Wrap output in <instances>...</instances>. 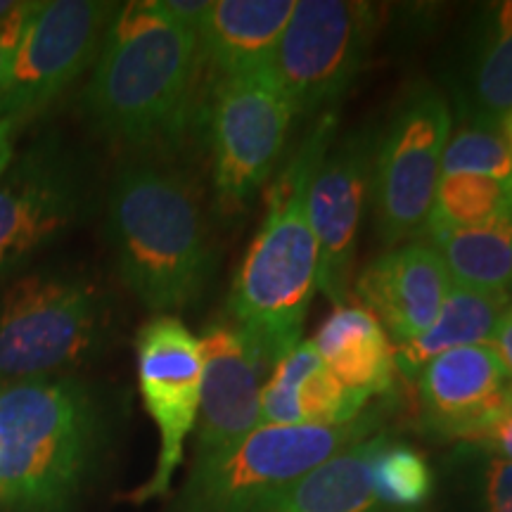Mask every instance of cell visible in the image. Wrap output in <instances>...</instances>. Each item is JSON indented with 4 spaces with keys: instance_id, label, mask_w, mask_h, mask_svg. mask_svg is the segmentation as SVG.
Listing matches in <instances>:
<instances>
[{
    "instance_id": "cell-1",
    "label": "cell",
    "mask_w": 512,
    "mask_h": 512,
    "mask_svg": "<svg viewBox=\"0 0 512 512\" xmlns=\"http://www.w3.org/2000/svg\"><path fill=\"white\" fill-rule=\"evenodd\" d=\"M200 67L195 31L157 0L124 3L102 38L83 107L112 143L136 152L169 147L188 128Z\"/></svg>"
},
{
    "instance_id": "cell-2",
    "label": "cell",
    "mask_w": 512,
    "mask_h": 512,
    "mask_svg": "<svg viewBox=\"0 0 512 512\" xmlns=\"http://www.w3.org/2000/svg\"><path fill=\"white\" fill-rule=\"evenodd\" d=\"M335 117L325 114L275 185L273 202L247 249L233 292L238 330L261 363H278L302 342L306 311L318 290V242L309 188L330 147Z\"/></svg>"
},
{
    "instance_id": "cell-3",
    "label": "cell",
    "mask_w": 512,
    "mask_h": 512,
    "mask_svg": "<svg viewBox=\"0 0 512 512\" xmlns=\"http://www.w3.org/2000/svg\"><path fill=\"white\" fill-rule=\"evenodd\" d=\"M107 238L119 278L157 316H174L209 283L214 256L200 202L169 166H121L107 197Z\"/></svg>"
},
{
    "instance_id": "cell-4",
    "label": "cell",
    "mask_w": 512,
    "mask_h": 512,
    "mask_svg": "<svg viewBox=\"0 0 512 512\" xmlns=\"http://www.w3.org/2000/svg\"><path fill=\"white\" fill-rule=\"evenodd\" d=\"M100 439V411L74 377L0 392V505L64 512L79 496Z\"/></svg>"
},
{
    "instance_id": "cell-5",
    "label": "cell",
    "mask_w": 512,
    "mask_h": 512,
    "mask_svg": "<svg viewBox=\"0 0 512 512\" xmlns=\"http://www.w3.org/2000/svg\"><path fill=\"white\" fill-rule=\"evenodd\" d=\"M380 413H361L337 427H256L214 463L192 467L176 512H259L344 448L370 439Z\"/></svg>"
},
{
    "instance_id": "cell-6",
    "label": "cell",
    "mask_w": 512,
    "mask_h": 512,
    "mask_svg": "<svg viewBox=\"0 0 512 512\" xmlns=\"http://www.w3.org/2000/svg\"><path fill=\"white\" fill-rule=\"evenodd\" d=\"M105 299L93 280L31 273L0 294V380H41L98 349Z\"/></svg>"
},
{
    "instance_id": "cell-7",
    "label": "cell",
    "mask_w": 512,
    "mask_h": 512,
    "mask_svg": "<svg viewBox=\"0 0 512 512\" xmlns=\"http://www.w3.org/2000/svg\"><path fill=\"white\" fill-rule=\"evenodd\" d=\"M451 133V110L434 86H415L389 119L373 155L377 235L387 247L411 242L430 219Z\"/></svg>"
},
{
    "instance_id": "cell-8",
    "label": "cell",
    "mask_w": 512,
    "mask_h": 512,
    "mask_svg": "<svg viewBox=\"0 0 512 512\" xmlns=\"http://www.w3.org/2000/svg\"><path fill=\"white\" fill-rule=\"evenodd\" d=\"M373 10L356 0H299L280 36L271 74L294 114L328 110L366 67Z\"/></svg>"
},
{
    "instance_id": "cell-9",
    "label": "cell",
    "mask_w": 512,
    "mask_h": 512,
    "mask_svg": "<svg viewBox=\"0 0 512 512\" xmlns=\"http://www.w3.org/2000/svg\"><path fill=\"white\" fill-rule=\"evenodd\" d=\"M294 107L271 69L219 79L207 112L214 188L221 207L245 209L268 181L287 143Z\"/></svg>"
},
{
    "instance_id": "cell-10",
    "label": "cell",
    "mask_w": 512,
    "mask_h": 512,
    "mask_svg": "<svg viewBox=\"0 0 512 512\" xmlns=\"http://www.w3.org/2000/svg\"><path fill=\"white\" fill-rule=\"evenodd\" d=\"M117 3L48 0L24 19L8 74L0 86V119L34 117L98 60Z\"/></svg>"
},
{
    "instance_id": "cell-11",
    "label": "cell",
    "mask_w": 512,
    "mask_h": 512,
    "mask_svg": "<svg viewBox=\"0 0 512 512\" xmlns=\"http://www.w3.org/2000/svg\"><path fill=\"white\" fill-rule=\"evenodd\" d=\"M81 164L57 138L36 140L0 176V280L62 238L86 211Z\"/></svg>"
},
{
    "instance_id": "cell-12",
    "label": "cell",
    "mask_w": 512,
    "mask_h": 512,
    "mask_svg": "<svg viewBox=\"0 0 512 512\" xmlns=\"http://www.w3.org/2000/svg\"><path fill=\"white\" fill-rule=\"evenodd\" d=\"M138 382L159 430L155 475L131 494L133 503L164 496L183 460L185 439L197 425L202 392L200 339L178 316L150 318L136 335Z\"/></svg>"
},
{
    "instance_id": "cell-13",
    "label": "cell",
    "mask_w": 512,
    "mask_h": 512,
    "mask_svg": "<svg viewBox=\"0 0 512 512\" xmlns=\"http://www.w3.org/2000/svg\"><path fill=\"white\" fill-rule=\"evenodd\" d=\"M375 138L354 131L328 147L309 188V219L318 242V290L342 306L356 259Z\"/></svg>"
},
{
    "instance_id": "cell-14",
    "label": "cell",
    "mask_w": 512,
    "mask_h": 512,
    "mask_svg": "<svg viewBox=\"0 0 512 512\" xmlns=\"http://www.w3.org/2000/svg\"><path fill=\"white\" fill-rule=\"evenodd\" d=\"M202 392L197 413L195 463H214L261 425V361L245 335L209 325L200 337Z\"/></svg>"
},
{
    "instance_id": "cell-15",
    "label": "cell",
    "mask_w": 512,
    "mask_h": 512,
    "mask_svg": "<svg viewBox=\"0 0 512 512\" xmlns=\"http://www.w3.org/2000/svg\"><path fill=\"white\" fill-rule=\"evenodd\" d=\"M422 422L439 437L472 444L512 403V382L494 347H463L418 370Z\"/></svg>"
},
{
    "instance_id": "cell-16",
    "label": "cell",
    "mask_w": 512,
    "mask_h": 512,
    "mask_svg": "<svg viewBox=\"0 0 512 512\" xmlns=\"http://www.w3.org/2000/svg\"><path fill=\"white\" fill-rule=\"evenodd\" d=\"M451 285L437 249L411 240L373 261L358 292L401 347L432 328Z\"/></svg>"
},
{
    "instance_id": "cell-17",
    "label": "cell",
    "mask_w": 512,
    "mask_h": 512,
    "mask_svg": "<svg viewBox=\"0 0 512 512\" xmlns=\"http://www.w3.org/2000/svg\"><path fill=\"white\" fill-rule=\"evenodd\" d=\"M294 5L297 0L211 3L209 15L197 34L202 64H209L219 79L268 69Z\"/></svg>"
},
{
    "instance_id": "cell-18",
    "label": "cell",
    "mask_w": 512,
    "mask_h": 512,
    "mask_svg": "<svg viewBox=\"0 0 512 512\" xmlns=\"http://www.w3.org/2000/svg\"><path fill=\"white\" fill-rule=\"evenodd\" d=\"M311 342L323 366L363 401L392 389L396 351H392L384 325L370 309L337 306Z\"/></svg>"
},
{
    "instance_id": "cell-19",
    "label": "cell",
    "mask_w": 512,
    "mask_h": 512,
    "mask_svg": "<svg viewBox=\"0 0 512 512\" xmlns=\"http://www.w3.org/2000/svg\"><path fill=\"white\" fill-rule=\"evenodd\" d=\"M453 95L465 126L498 131L512 112V29H498L489 12L460 62Z\"/></svg>"
},
{
    "instance_id": "cell-20",
    "label": "cell",
    "mask_w": 512,
    "mask_h": 512,
    "mask_svg": "<svg viewBox=\"0 0 512 512\" xmlns=\"http://www.w3.org/2000/svg\"><path fill=\"white\" fill-rule=\"evenodd\" d=\"M384 437L377 432L344 448L259 512H373V465Z\"/></svg>"
},
{
    "instance_id": "cell-21",
    "label": "cell",
    "mask_w": 512,
    "mask_h": 512,
    "mask_svg": "<svg viewBox=\"0 0 512 512\" xmlns=\"http://www.w3.org/2000/svg\"><path fill=\"white\" fill-rule=\"evenodd\" d=\"M508 304L510 299L505 297L451 285L432 328L396 351V368L401 366L408 375H418L427 361L451 349L482 344L491 347L498 323L508 313Z\"/></svg>"
},
{
    "instance_id": "cell-22",
    "label": "cell",
    "mask_w": 512,
    "mask_h": 512,
    "mask_svg": "<svg viewBox=\"0 0 512 512\" xmlns=\"http://www.w3.org/2000/svg\"><path fill=\"white\" fill-rule=\"evenodd\" d=\"M444 261L453 285L510 299L512 292V214L475 228L427 235Z\"/></svg>"
},
{
    "instance_id": "cell-23",
    "label": "cell",
    "mask_w": 512,
    "mask_h": 512,
    "mask_svg": "<svg viewBox=\"0 0 512 512\" xmlns=\"http://www.w3.org/2000/svg\"><path fill=\"white\" fill-rule=\"evenodd\" d=\"M512 214V181L456 174L441 176L425 233H444L456 228H475Z\"/></svg>"
},
{
    "instance_id": "cell-24",
    "label": "cell",
    "mask_w": 512,
    "mask_h": 512,
    "mask_svg": "<svg viewBox=\"0 0 512 512\" xmlns=\"http://www.w3.org/2000/svg\"><path fill=\"white\" fill-rule=\"evenodd\" d=\"M451 512H512V463L463 444L448 460Z\"/></svg>"
},
{
    "instance_id": "cell-25",
    "label": "cell",
    "mask_w": 512,
    "mask_h": 512,
    "mask_svg": "<svg viewBox=\"0 0 512 512\" xmlns=\"http://www.w3.org/2000/svg\"><path fill=\"white\" fill-rule=\"evenodd\" d=\"M373 489L375 501L389 510H413L432 496V467L413 446L384 437L373 465Z\"/></svg>"
},
{
    "instance_id": "cell-26",
    "label": "cell",
    "mask_w": 512,
    "mask_h": 512,
    "mask_svg": "<svg viewBox=\"0 0 512 512\" xmlns=\"http://www.w3.org/2000/svg\"><path fill=\"white\" fill-rule=\"evenodd\" d=\"M475 174L512 181V152L498 131L463 126L441 155V176Z\"/></svg>"
},
{
    "instance_id": "cell-27",
    "label": "cell",
    "mask_w": 512,
    "mask_h": 512,
    "mask_svg": "<svg viewBox=\"0 0 512 512\" xmlns=\"http://www.w3.org/2000/svg\"><path fill=\"white\" fill-rule=\"evenodd\" d=\"M472 444L512 463V403L505 408L501 418H498L477 441H472Z\"/></svg>"
},
{
    "instance_id": "cell-28",
    "label": "cell",
    "mask_w": 512,
    "mask_h": 512,
    "mask_svg": "<svg viewBox=\"0 0 512 512\" xmlns=\"http://www.w3.org/2000/svg\"><path fill=\"white\" fill-rule=\"evenodd\" d=\"M159 8L169 17H174L176 22H181L185 29L200 34L204 19H207L211 10V3L209 0H159Z\"/></svg>"
},
{
    "instance_id": "cell-29",
    "label": "cell",
    "mask_w": 512,
    "mask_h": 512,
    "mask_svg": "<svg viewBox=\"0 0 512 512\" xmlns=\"http://www.w3.org/2000/svg\"><path fill=\"white\" fill-rule=\"evenodd\" d=\"M498 351V356H501L505 370H508L510 375V382H512V316L510 313H505L501 318V323H498L496 328V335H494V344H491Z\"/></svg>"
},
{
    "instance_id": "cell-30",
    "label": "cell",
    "mask_w": 512,
    "mask_h": 512,
    "mask_svg": "<svg viewBox=\"0 0 512 512\" xmlns=\"http://www.w3.org/2000/svg\"><path fill=\"white\" fill-rule=\"evenodd\" d=\"M36 8V3H17V0H0V31L22 27L29 12Z\"/></svg>"
},
{
    "instance_id": "cell-31",
    "label": "cell",
    "mask_w": 512,
    "mask_h": 512,
    "mask_svg": "<svg viewBox=\"0 0 512 512\" xmlns=\"http://www.w3.org/2000/svg\"><path fill=\"white\" fill-rule=\"evenodd\" d=\"M15 133V121L0 119V176H3V171L8 169L12 157H15Z\"/></svg>"
},
{
    "instance_id": "cell-32",
    "label": "cell",
    "mask_w": 512,
    "mask_h": 512,
    "mask_svg": "<svg viewBox=\"0 0 512 512\" xmlns=\"http://www.w3.org/2000/svg\"><path fill=\"white\" fill-rule=\"evenodd\" d=\"M19 34H22V27L8 29V31H0V86H3L5 74H8L12 53H15Z\"/></svg>"
},
{
    "instance_id": "cell-33",
    "label": "cell",
    "mask_w": 512,
    "mask_h": 512,
    "mask_svg": "<svg viewBox=\"0 0 512 512\" xmlns=\"http://www.w3.org/2000/svg\"><path fill=\"white\" fill-rule=\"evenodd\" d=\"M503 128H505V136H508V145H510V152H512V112L508 114V119L503 121Z\"/></svg>"
},
{
    "instance_id": "cell-34",
    "label": "cell",
    "mask_w": 512,
    "mask_h": 512,
    "mask_svg": "<svg viewBox=\"0 0 512 512\" xmlns=\"http://www.w3.org/2000/svg\"><path fill=\"white\" fill-rule=\"evenodd\" d=\"M373 512H418V510H373Z\"/></svg>"
},
{
    "instance_id": "cell-35",
    "label": "cell",
    "mask_w": 512,
    "mask_h": 512,
    "mask_svg": "<svg viewBox=\"0 0 512 512\" xmlns=\"http://www.w3.org/2000/svg\"><path fill=\"white\" fill-rule=\"evenodd\" d=\"M512 294V292H510ZM508 313H510V316H512V304H510V309H508Z\"/></svg>"
}]
</instances>
